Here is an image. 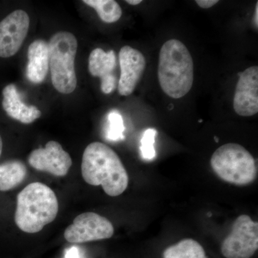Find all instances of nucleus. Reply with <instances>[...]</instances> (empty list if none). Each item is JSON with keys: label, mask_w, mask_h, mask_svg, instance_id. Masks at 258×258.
Instances as JSON below:
<instances>
[{"label": "nucleus", "mask_w": 258, "mask_h": 258, "mask_svg": "<svg viewBox=\"0 0 258 258\" xmlns=\"http://www.w3.org/2000/svg\"><path fill=\"white\" fill-rule=\"evenodd\" d=\"M81 173L87 184L101 185L110 197L119 196L128 187V173L119 157L101 142H93L85 149Z\"/></svg>", "instance_id": "obj_1"}, {"label": "nucleus", "mask_w": 258, "mask_h": 258, "mask_svg": "<svg viewBox=\"0 0 258 258\" xmlns=\"http://www.w3.org/2000/svg\"><path fill=\"white\" fill-rule=\"evenodd\" d=\"M158 79L162 91L175 99L189 92L194 82V63L187 47L171 39L163 44L159 52Z\"/></svg>", "instance_id": "obj_2"}, {"label": "nucleus", "mask_w": 258, "mask_h": 258, "mask_svg": "<svg viewBox=\"0 0 258 258\" xmlns=\"http://www.w3.org/2000/svg\"><path fill=\"white\" fill-rule=\"evenodd\" d=\"M58 210L53 190L43 183H31L18 194L15 223L23 232L37 233L55 220Z\"/></svg>", "instance_id": "obj_3"}, {"label": "nucleus", "mask_w": 258, "mask_h": 258, "mask_svg": "<svg viewBox=\"0 0 258 258\" xmlns=\"http://www.w3.org/2000/svg\"><path fill=\"white\" fill-rule=\"evenodd\" d=\"M49 46V69L54 88L62 94L74 92L77 86L75 59L78 41L74 34L58 32L52 35Z\"/></svg>", "instance_id": "obj_4"}, {"label": "nucleus", "mask_w": 258, "mask_h": 258, "mask_svg": "<svg viewBox=\"0 0 258 258\" xmlns=\"http://www.w3.org/2000/svg\"><path fill=\"white\" fill-rule=\"evenodd\" d=\"M210 164L220 179L230 184L244 186L257 177L254 157L240 144H226L218 148L212 154Z\"/></svg>", "instance_id": "obj_5"}, {"label": "nucleus", "mask_w": 258, "mask_h": 258, "mask_svg": "<svg viewBox=\"0 0 258 258\" xmlns=\"http://www.w3.org/2000/svg\"><path fill=\"white\" fill-rule=\"evenodd\" d=\"M258 248V223L242 215L234 222L230 235L222 244L226 258H250Z\"/></svg>", "instance_id": "obj_6"}, {"label": "nucleus", "mask_w": 258, "mask_h": 258, "mask_svg": "<svg viewBox=\"0 0 258 258\" xmlns=\"http://www.w3.org/2000/svg\"><path fill=\"white\" fill-rule=\"evenodd\" d=\"M113 233L114 228L108 219L89 212L76 217L64 230V237L70 243L81 244L109 239Z\"/></svg>", "instance_id": "obj_7"}, {"label": "nucleus", "mask_w": 258, "mask_h": 258, "mask_svg": "<svg viewBox=\"0 0 258 258\" xmlns=\"http://www.w3.org/2000/svg\"><path fill=\"white\" fill-rule=\"evenodd\" d=\"M30 28V18L26 12L17 10L0 22V57L15 55L25 40Z\"/></svg>", "instance_id": "obj_8"}, {"label": "nucleus", "mask_w": 258, "mask_h": 258, "mask_svg": "<svg viewBox=\"0 0 258 258\" xmlns=\"http://www.w3.org/2000/svg\"><path fill=\"white\" fill-rule=\"evenodd\" d=\"M28 163L37 171H45L55 176L69 173L73 161L69 153L55 141L47 142L45 148H39L30 153Z\"/></svg>", "instance_id": "obj_9"}, {"label": "nucleus", "mask_w": 258, "mask_h": 258, "mask_svg": "<svg viewBox=\"0 0 258 258\" xmlns=\"http://www.w3.org/2000/svg\"><path fill=\"white\" fill-rule=\"evenodd\" d=\"M118 58L120 68V76L117 86L118 93L121 96H130L143 76L147 61L140 51L128 45L120 49Z\"/></svg>", "instance_id": "obj_10"}, {"label": "nucleus", "mask_w": 258, "mask_h": 258, "mask_svg": "<svg viewBox=\"0 0 258 258\" xmlns=\"http://www.w3.org/2000/svg\"><path fill=\"white\" fill-rule=\"evenodd\" d=\"M233 108L241 116H252L258 113L257 66L249 67L239 74Z\"/></svg>", "instance_id": "obj_11"}, {"label": "nucleus", "mask_w": 258, "mask_h": 258, "mask_svg": "<svg viewBox=\"0 0 258 258\" xmlns=\"http://www.w3.org/2000/svg\"><path fill=\"white\" fill-rule=\"evenodd\" d=\"M116 66V55L113 50L105 52L103 49L96 48L90 54L88 70L93 76L101 79V89L105 94L113 93L118 86Z\"/></svg>", "instance_id": "obj_12"}, {"label": "nucleus", "mask_w": 258, "mask_h": 258, "mask_svg": "<svg viewBox=\"0 0 258 258\" xmlns=\"http://www.w3.org/2000/svg\"><path fill=\"white\" fill-rule=\"evenodd\" d=\"M3 96V109L13 119L25 124H30L41 116V111L36 106L24 103L15 84L5 86Z\"/></svg>", "instance_id": "obj_13"}, {"label": "nucleus", "mask_w": 258, "mask_h": 258, "mask_svg": "<svg viewBox=\"0 0 258 258\" xmlns=\"http://www.w3.org/2000/svg\"><path fill=\"white\" fill-rule=\"evenodd\" d=\"M28 57L27 78L36 84L43 82L49 71L48 42L41 39L32 42L29 46Z\"/></svg>", "instance_id": "obj_14"}, {"label": "nucleus", "mask_w": 258, "mask_h": 258, "mask_svg": "<svg viewBox=\"0 0 258 258\" xmlns=\"http://www.w3.org/2000/svg\"><path fill=\"white\" fill-rule=\"evenodd\" d=\"M27 173L26 166L18 159L5 161L0 164V191L14 189L25 180Z\"/></svg>", "instance_id": "obj_15"}, {"label": "nucleus", "mask_w": 258, "mask_h": 258, "mask_svg": "<svg viewBox=\"0 0 258 258\" xmlns=\"http://www.w3.org/2000/svg\"><path fill=\"white\" fill-rule=\"evenodd\" d=\"M163 258H208L205 249L196 240L184 239L169 246L163 252Z\"/></svg>", "instance_id": "obj_16"}, {"label": "nucleus", "mask_w": 258, "mask_h": 258, "mask_svg": "<svg viewBox=\"0 0 258 258\" xmlns=\"http://www.w3.org/2000/svg\"><path fill=\"white\" fill-rule=\"evenodd\" d=\"M83 3L96 10L104 23H115L121 18V8L114 0H83Z\"/></svg>", "instance_id": "obj_17"}, {"label": "nucleus", "mask_w": 258, "mask_h": 258, "mask_svg": "<svg viewBox=\"0 0 258 258\" xmlns=\"http://www.w3.org/2000/svg\"><path fill=\"white\" fill-rule=\"evenodd\" d=\"M108 126L106 137L108 140L117 142L124 139L123 132L125 131L123 120L118 111H113L108 115Z\"/></svg>", "instance_id": "obj_18"}, {"label": "nucleus", "mask_w": 258, "mask_h": 258, "mask_svg": "<svg viewBox=\"0 0 258 258\" xmlns=\"http://www.w3.org/2000/svg\"><path fill=\"white\" fill-rule=\"evenodd\" d=\"M157 132L154 128H148L144 132L140 144V154L142 159L146 161H152L156 157L154 148L155 138Z\"/></svg>", "instance_id": "obj_19"}, {"label": "nucleus", "mask_w": 258, "mask_h": 258, "mask_svg": "<svg viewBox=\"0 0 258 258\" xmlns=\"http://www.w3.org/2000/svg\"><path fill=\"white\" fill-rule=\"evenodd\" d=\"M218 0H197L196 3L204 9H209L218 3Z\"/></svg>", "instance_id": "obj_20"}, {"label": "nucleus", "mask_w": 258, "mask_h": 258, "mask_svg": "<svg viewBox=\"0 0 258 258\" xmlns=\"http://www.w3.org/2000/svg\"><path fill=\"white\" fill-rule=\"evenodd\" d=\"M64 258H80L79 251L77 247H72L67 249Z\"/></svg>", "instance_id": "obj_21"}, {"label": "nucleus", "mask_w": 258, "mask_h": 258, "mask_svg": "<svg viewBox=\"0 0 258 258\" xmlns=\"http://www.w3.org/2000/svg\"><path fill=\"white\" fill-rule=\"evenodd\" d=\"M258 2H257V4H256L255 6V10H254V15L253 17V22L254 26L256 27V28L257 29L258 27Z\"/></svg>", "instance_id": "obj_22"}, {"label": "nucleus", "mask_w": 258, "mask_h": 258, "mask_svg": "<svg viewBox=\"0 0 258 258\" xmlns=\"http://www.w3.org/2000/svg\"><path fill=\"white\" fill-rule=\"evenodd\" d=\"M125 3L131 5H138L142 3V0H126Z\"/></svg>", "instance_id": "obj_23"}, {"label": "nucleus", "mask_w": 258, "mask_h": 258, "mask_svg": "<svg viewBox=\"0 0 258 258\" xmlns=\"http://www.w3.org/2000/svg\"><path fill=\"white\" fill-rule=\"evenodd\" d=\"M3 139H2L1 136H0V157H1L2 152H3Z\"/></svg>", "instance_id": "obj_24"}, {"label": "nucleus", "mask_w": 258, "mask_h": 258, "mask_svg": "<svg viewBox=\"0 0 258 258\" xmlns=\"http://www.w3.org/2000/svg\"><path fill=\"white\" fill-rule=\"evenodd\" d=\"M215 140H216L217 143H218L219 140H218V139H217V137H215Z\"/></svg>", "instance_id": "obj_25"}]
</instances>
